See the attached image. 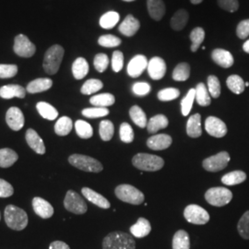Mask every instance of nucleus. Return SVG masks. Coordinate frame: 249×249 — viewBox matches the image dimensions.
Masks as SVG:
<instances>
[{
	"label": "nucleus",
	"instance_id": "nucleus-1",
	"mask_svg": "<svg viewBox=\"0 0 249 249\" xmlns=\"http://www.w3.org/2000/svg\"><path fill=\"white\" fill-rule=\"evenodd\" d=\"M136 242L133 235L124 231H113L103 240V249H135Z\"/></svg>",
	"mask_w": 249,
	"mask_h": 249
},
{
	"label": "nucleus",
	"instance_id": "nucleus-2",
	"mask_svg": "<svg viewBox=\"0 0 249 249\" xmlns=\"http://www.w3.org/2000/svg\"><path fill=\"white\" fill-rule=\"evenodd\" d=\"M4 218L9 228L15 231L24 230L28 225L26 212L14 205H8L6 207Z\"/></svg>",
	"mask_w": 249,
	"mask_h": 249
},
{
	"label": "nucleus",
	"instance_id": "nucleus-3",
	"mask_svg": "<svg viewBox=\"0 0 249 249\" xmlns=\"http://www.w3.org/2000/svg\"><path fill=\"white\" fill-rule=\"evenodd\" d=\"M65 50L61 45H53L47 49L44 58V70L49 75H54L59 71Z\"/></svg>",
	"mask_w": 249,
	"mask_h": 249
},
{
	"label": "nucleus",
	"instance_id": "nucleus-4",
	"mask_svg": "<svg viewBox=\"0 0 249 249\" xmlns=\"http://www.w3.org/2000/svg\"><path fill=\"white\" fill-rule=\"evenodd\" d=\"M132 163L136 168L147 172H156L164 165V160L157 155L148 153H138L132 159Z\"/></svg>",
	"mask_w": 249,
	"mask_h": 249
},
{
	"label": "nucleus",
	"instance_id": "nucleus-5",
	"mask_svg": "<svg viewBox=\"0 0 249 249\" xmlns=\"http://www.w3.org/2000/svg\"><path fill=\"white\" fill-rule=\"evenodd\" d=\"M115 193L117 198L129 204L141 205L145 199L142 192L131 185H119L116 187Z\"/></svg>",
	"mask_w": 249,
	"mask_h": 249
},
{
	"label": "nucleus",
	"instance_id": "nucleus-6",
	"mask_svg": "<svg viewBox=\"0 0 249 249\" xmlns=\"http://www.w3.org/2000/svg\"><path fill=\"white\" fill-rule=\"evenodd\" d=\"M72 166L89 173H100L103 171V164L98 160L82 154H72L69 158Z\"/></svg>",
	"mask_w": 249,
	"mask_h": 249
},
{
	"label": "nucleus",
	"instance_id": "nucleus-7",
	"mask_svg": "<svg viewBox=\"0 0 249 249\" xmlns=\"http://www.w3.org/2000/svg\"><path fill=\"white\" fill-rule=\"evenodd\" d=\"M232 193L225 187H212L205 193V199L214 207H223L231 202Z\"/></svg>",
	"mask_w": 249,
	"mask_h": 249
},
{
	"label": "nucleus",
	"instance_id": "nucleus-8",
	"mask_svg": "<svg viewBox=\"0 0 249 249\" xmlns=\"http://www.w3.org/2000/svg\"><path fill=\"white\" fill-rule=\"evenodd\" d=\"M64 206L67 211L78 215L85 213L88 210L87 204L83 198L73 190H69L67 192L64 199Z\"/></svg>",
	"mask_w": 249,
	"mask_h": 249
},
{
	"label": "nucleus",
	"instance_id": "nucleus-9",
	"mask_svg": "<svg viewBox=\"0 0 249 249\" xmlns=\"http://www.w3.org/2000/svg\"><path fill=\"white\" fill-rule=\"evenodd\" d=\"M184 216L188 223L203 225L210 221V214L202 207L196 204L188 205L184 211Z\"/></svg>",
	"mask_w": 249,
	"mask_h": 249
},
{
	"label": "nucleus",
	"instance_id": "nucleus-10",
	"mask_svg": "<svg viewBox=\"0 0 249 249\" xmlns=\"http://www.w3.org/2000/svg\"><path fill=\"white\" fill-rule=\"evenodd\" d=\"M230 159V155L227 151H222L216 155L205 159L202 165L203 168L209 172H219L228 165Z\"/></svg>",
	"mask_w": 249,
	"mask_h": 249
},
{
	"label": "nucleus",
	"instance_id": "nucleus-11",
	"mask_svg": "<svg viewBox=\"0 0 249 249\" xmlns=\"http://www.w3.org/2000/svg\"><path fill=\"white\" fill-rule=\"evenodd\" d=\"M14 52L20 57H32L36 52V46L24 35L16 36L13 46Z\"/></svg>",
	"mask_w": 249,
	"mask_h": 249
},
{
	"label": "nucleus",
	"instance_id": "nucleus-12",
	"mask_svg": "<svg viewBox=\"0 0 249 249\" xmlns=\"http://www.w3.org/2000/svg\"><path fill=\"white\" fill-rule=\"evenodd\" d=\"M205 129L215 138H223L227 134V126L223 120L215 116H209L205 121Z\"/></svg>",
	"mask_w": 249,
	"mask_h": 249
},
{
	"label": "nucleus",
	"instance_id": "nucleus-13",
	"mask_svg": "<svg viewBox=\"0 0 249 249\" xmlns=\"http://www.w3.org/2000/svg\"><path fill=\"white\" fill-rule=\"evenodd\" d=\"M147 70L152 80H161L166 73V64L162 58L154 56L148 63Z\"/></svg>",
	"mask_w": 249,
	"mask_h": 249
},
{
	"label": "nucleus",
	"instance_id": "nucleus-14",
	"mask_svg": "<svg viewBox=\"0 0 249 249\" xmlns=\"http://www.w3.org/2000/svg\"><path fill=\"white\" fill-rule=\"evenodd\" d=\"M148 59L143 54H138L134 56L127 65V74L131 78L140 77L143 71L148 68Z\"/></svg>",
	"mask_w": 249,
	"mask_h": 249
},
{
	"label": "nucleus",
	"instance_id": "nucleus-15",
	"mask_svg": "<svg viewBox=\"0 0 249 249\" xmlns=\"http://www.w3.org/2000/svg\"><path fill=\"white\" fill-rule=\"evenodd\" d=\"M6 121L12 130L18 131L24 125V116L18 107H10L6 114Z\"/></svg>",
	"mask_w": 249,
	"mask_h": 249
},
{
	"label": "nucleus",
	"instance_id": "nucleus-16",
	"mask_svg": "<svg viewBox=\"0 0 249 249\" xmlns=\"http://www.w3.org/2000/svg\"><path fill=\"white\" fill-rule=\"evenodd\" d=\"M173 142L171 136L167 134H159L151 136L147 141V146L153 151H161L169 148Z\"/></svg>",
	"mask_w": 249,
	"mask_h": 249
},
{
	"label": "nucleus",
	"instance_id": "nucleus-17",
	"mask_svg": "<svg viewBox=\"0 0 249 249\" xmlns=\"http://www.w3.org/2000/svg\"><path fill=\"white\" fill-rule=\"evenodd\" d=\"M33 208L35 213L43 219H49L53 216V206L42 197L36 196L33 199Z\"/></svg>",
	"mask_w": 249,
	"mask_h": 249
},
{
	"label": "nucleus",
	"instance_id": "nucleus-18",
	"mask_svg": "<svg viewBox=\"0 0 249 249\" xmlns=\"http://www.w3.org/2000/svg\"><path fill=\"white\" fill-rule=\"evenodd\" d=\"M25 139H26L28 145L31 147V149H33L34 151H36V153H38L40 155L45 154V146L44 141L42 140V138L38 135L35 129L29 128L26 131Z\"/></svg>",
	"mask_w": 249,
	"mask_h": 249
},
{
	"label": "nucleus",
	"instance_id": "nucleus-19",
	"mask_svg": "<svg viewBox=\"0 0 249 249\" xmlns=\"http://www.w3.org/2000/svg\"><path fill=\"white\" fill-rule=\"evenodd\" d=\"M141 23L138 18H135L132 15H127L122 23L119 25V32L124 36L131 37L140 30Z\"/></svg>",
	"mask_w": 249,
	"mask_h": 249
},
{
	"label": "nucleus",
	"instance_id": "nucleus-20",
	"mask_svg": "<svg viewBox=\"0 0 249 249\" xmlns=\"http://www.w3.org/2000/svg\"><path fill=\"white\" fill-rule=\"evenodd\" d=\"M81 193L83 196H85V198L89 200V202L98 206L99 208L107 210L111 207L110 202L105 196H102L101 194H99L96 191L90 189L89 187H83L81 189Z\"/></svg>",
	"mask_w": 249,
	"mask_h": 249
},
{
	"label": "nucleus",
	"instance_id": "nucleus-21",
	"mask_svg": "<svg viewBox=\"0 0 249 249\" xmlns=\"http://www.w3.org/2000/svg\"><path fill=\"white\" fill-rule=\"evenodd\" d=\"M26 89L17 84H9L0 88V97L3 99H12L14 97L23 99L26 95Z\"/></svg>",
	"mask_w": 249,
	"mask_h": 249
},
{
	"label": "nucleus",
	"instance_id": "nucleus-22",
	"mask_svg": "<svg viewBox=\"0 0 249 249\" xmlns=\"http://www.w3.org/2000/svg\"><path fill=\"white\" fill-rule=\"evenodd\" d=\"M212 58L217 65L224 69L231 68L233 65L232 54L229 51H226L224 49L218 48L213 50L212 53Z\"/></svg>",
	"mask_w": 249,
	"mask_h": 249
},
{
	"label": "nucleus",
	"instance_id": "nucleus-23",
	"mask_svg": "<svg viewBox=\"0 0 249 249\" xmlns=\"http://www.w3.org/2000/svg\"><path fill=\"white\" fill-rule=\"evenodd\" d=\"M151 231V223L145 218H140L138 222L130 227L131 234L137 238L146 237L150 234Z\"/></svg>",
	"mask_w": 249,
	"mask_h": 249
},
{
	"label": "nucleus",
	"instance_id": "nucleus-24",
	"mask_svg": "<svg viewBox=\"0 0 249 249\" xmlns=\"http://www.w3.org/2000/svg\"><path fill=\"white\" fill-rule=\"evenodd\" d=\"M53 86V80L48 78H40L31 81L27 85L26 90L29 93H38L48 90Z\"/></svg>",
	"mask_w": 249,
	"mask_h": 249
},
{
	"label": "nucleus",
	"instance_id": "nucleus-25",
	"mask_svg": "<svg viewBox=\"0 0 249 249\" xmlns=\"http://www.w3.org/2000/svg\"><path fill=\"white\" fill-rule=\"evenodd\" d=\"M147 8L151 18L160 20L165 14V5L162 0H147Z\"/></svg>",
	"mask_w": 249,
	"mask_h": 249
},
{
	"label": "nucleus",
	"instance_id": "nucleus-26",
	"mask_svg": "<svg viewBox=\"0 0 249 249\" xmlns=\"http://www.w3.org/2000/svg\"><path fill=\"white\" fill-rule=\"evenodd\" d=\"M187 134L190 138H198L202 135L201 116L195 114L190 116L187 124Z\"/></svg>",
	"mask_w": 249,
	"mask_h": 249
},
{
	"label": "nucleus",
	"instance_id": "nucleus-27",
	"mask_svg": "<svg viewBox=\"0 0 249 249\" xmlns=\"http://www.w3.org/2000/svg\"><path fill=\"white\" fill-rule=\"evenodd\" d=\"M89 64L83 57H78L72 65V73L76 80H82L89 73Z\"/></svg>",
	"mask_w": 249,
	"mask_h": 249
},
{
	"label": "nucleus",
	"instance_id": "nucleus-28",
	"mask_svg": "<svg viewBox=\"0 0 249 249\" xmlns=\"http://www.w3.org/2000/svg\"><path fill=\"white\" fill-rule=\"evenodd\" d=\"M18 159V153L12 149H0V167L9 168L12 166Z\"/></svg>",
	"mask_w": 249,
	"mask_h": 249
},
{
	"label": "nucleus",
	"instance_id": "nucleus-29",
	"mask_svg": "<svg viewBox=\"0 0 249 249\" xmlns=\"http://www.w3.org/2000/svg\"><path fill=\"white\" fill-rule=\"evenodd\" d=\"M169 124L168 118L163 115H157L151 117L147 124V129L151 134L156 133L160 129L167 127Z\"/></svg>",
	"mask_w": 249,
	"mask_h": 249
},
{
	"label": "nucleus",
	"instance_id": "nucleus-30",
	"mask_svg": "<svg viewBox=\"0 0 249 249\" xmlns=\"http://www.w3.org/2000/svg\"><path fill=\"white\" fill-rule=\"evenodd\" d=\"M247 179V174L243 171L237 170L224 175L222 178V182L226 186H236L245 182Z\"/></svg>",
	"mask_w": 249,
	"mask_h": 249
},
{
	"label": "nucleus",
	"instance_id": "nucleus-31",
	"mask_svg": "<svg viewBox=\"0 0 249 249\" xmlns=\"http://www.w3.org/2000/svg\"><path fill=\"white\" fill-rule=\"evenodd\" d=\"M173 249H190L189 234L184 230H178L173 237Z\"/></svg>",
	"mask_w": 249,
	"mask_h": 249
},
{
	"label": "nucleus",
	"instance_id": "nucleus-32",
	"mask_svg": "<svg viewBox=\"0 0 249 249\" xmlns=\"http://www.w3.org/2000/svg\"><path fill=\"white\" fill-rule=\"evenodd\" d=\"M36 108H37V111L40 114V116L44 117L45 119H47V120L53 121L54 119H56V117L58 116L57 110L48 103L39 102L36 105Z\"/></svg>",
	"mask_w": 249,
	"mask_h": 249
},
{
	"label": "nucleus",
	"instance_id": "nucleus-33",
	"mask_svg": "<svg viewBox=\"0 0 249 249\" xmlns=\"http://www.w3.org/2000/svg\"><path fill=\"white\" fill-rule=\"evenodd\" d=\"M195 91H196V98L195 99H196V103L200 107H209L211 105V103H212L211 97L212 96L204 83H202V82L198 83L195 88Z\"/></svg>",
	"mask_w": 249,
	"mask_h": 249
},
{
	"label": "nucleus",
	"instance_id": "nucleus-34",
	"mask_svg": "<svg viewBox=\"0 0 249 249\" xmlns=\"http://www.w3.org/2000/svg\"><path fill=\"white\" fill-rule=\"evenodd\" d=\"M188 21V12L185 9H179L171 19V26L175 31H182Z\"/></svg>",
	"mask_w": 249,
	"mask_h": 249
},
{
	"label": "nucleus",
	"instance_id": "nucleus-35",
	"mask_svg": "<svg viewBox=\"0 0 249 249\" xmlns=\"http://www.w3.org/2000/svg\"><path fill=\"white\" fill-rule=\"evenodd\" d=\"M115 102L116 98L111 93H101L89 99V103L95 107H111L115 104Z\"/></svg>",
	"mask_w": 249,
	"mask_h": 249
},
{
	"label": "nucleus",
	"instance_id": "nucleus-36",
	"mask_svg": "<svg viewBox=\"0 0 249 249\" xmlns=\"http://www.w3.org/2000/svg\"><path fill=\"white\" fill-rule=\"evenodd\" d=\"M73 122L69 116L60 117L54 124V132L58 136H67L71 133Z\"/></svg>",
	"mask_w": 249,
	"mask_h": 249
},
{
	"label": "nucleus",
	"instance_id": "nucleus-37",
	"mask_svg": "<svg viewBox=\"0 0 249 249\" xmlns=\"http://www.w3.org/2000/svg\"><path fill=\"white\" fill-rule=\"evenodd\" d=\"M129 116H130L131 120L139 127L144 128L147 126V124H148L147 116L141 107H138V106H134L131 107L129 110Z\"/></svg>",
	"mask_w": 249,
	"mask_h": 249
},
{
	"label": "nucleus",
	"instance_id": "nucleus-38",
	"mask_svg": "<svg viewBox=\"0 0 249 249\" xmlns=\"http://www.w3.org/2000/svg\"><path fill=\"white\" fill-rule=\"evenodd\" d=\"M226 84L229 89L235 94H240L246 88L245 81L238 75H231L228 77L226 80Z\"/></svg>",
	"mask_w": 249,
	"mask_h": 249
},
{
	"label": "nucleus",
	"instance_id": "nucleus-39",
	"mask_svg": "<svg viewBox=\"0 0 249 249\" xmlns=\"http://www.w3.org/2000/svg\"><path fill=\"white\" fill-rule=\"evenodd\" d=\"M119 18L120 16L116 11L107 12L100 18V26L107 30L112 29L118 23Z\"/></svg>",
	"mask_w": 249,
	"mask_h": 249
},
{
	"label": "nucleus",
	"instance_id": "nucleus-40",
	"mask_svg": "<svg viewBox=\"0 0 249 249\" xmlns=\"http://www.w3.org/2000/svg\"><path fill=\"white\" fill-rule=\"evenodd\" d=\"M100 137L104 142H109L112 140L115 133V126L110 120H103L99 126Z\"/></svg>",
	"mask_w": 249,
	"mask_h": 249
},
{
	"label": "nucleus",
	"instance_id": "nucleus-41",
	"mask_svg": "<svg viewBox=\"0 0 249 249\" xmlns=\"http://www.w3.org/2000/svg\"><path fill=\"white\" fill-rule=\"evenodd\" d=\"M204 39L205 32L201 27H196L195 29H193V31L190 34V40L192 42L191 51L193 53L197 51V49L200 47V45L203 43Z\"/></svg>",
	"mask_w": 249,
	"mask_h": 249
},
{
	"label": "nucleus",
	"instance_id": "nucleus-42",
	"mask_svg": "<svg viewBox=\"0 0 249 249\" xmlns=\"http://www.w3.org/2000/svg\"><path fill=\"white\" fill-rule=\"evenodd\" d=\"M103 87H104V83L101 80L90 79L85 81V83L82 85L80 89V91L84 95H90L99 91Z\"/></svg>",
	"mask_w": 249,
	"mask_h": 249
},
{
	"label": "nucleus",
	"instance_id": "nucleus-43",
	"mask_svg": "<svg viewBox=\"0 0 249 249\" xmlns=\"http://www.w3.org/2000/svg\"><path fill=\"white\" fill-rule=\"evenodd\" d=\"M75 129L77 135L84 140H87L92 137L93 135V129L92 126L86 121L83 120H78L75 123Z\"/></svg>",
	"mask_w": 249,
	"mask_h": 249
},
{
	"label": "nucleus",
	"instance_id": "nucleus-44",
	"mask_svg": "<svg viewBox=\"0 0 249 249\" xmlns=\"http://www.w3.org/2000/svg\"><path fill=\"white\" fill-rule=\"evenodd\" d=\"M190 76V66L187 63H180L173 71V79L177 81H186Z\"/></svg>",
	"mask_w": 249,
	"mask_h": 249
},
{
	"label": "nucleus",
	"instance_id": "nucleus-45",
	"mask_svg": "<svg viewBox=\"0 0 249 249\" xmlns=\"http://www.w3.org/2000/svg\"><path fill=\"white\" fill-rule=\"evenodd\" d=\"M196 98V91L195 89H190L188 90L187 95L181 101V112L182 115L184 116H187L189 115L194 100Z\"/></svg>",
	"mask_w": 249,
	"mask_h": 249
},
{
	"label": "nucleus",
	"instance_id": "nucleus-46",
	"mask_svg": "<svg viewBox=\"0 0 249 249\" xmlns=\"http://www.w3.org/2000/svg\"><path fill=\"white\" fill-rule=\"evenodd\" d=\"M237 230L242 238L249 240V211L246 212L241 217L237 224Z\"/></svg>",
	"mask_w": 249,
	"mask_h": 249
},
{
	"label": "nucleus",
	"instance_id": "nucleus-47",
	"mask_svg": "<svg viewBox=\"0 0 249 249\" xmlns=\"http://www.w3.org/2000/svg\"><path fill=\"white\" fill-rule=\"evenodd\" d=\"M208 89L212 97L217 99L221 95V83L219 79L214 76L211 75L208 78Z\"/></svg>",
	"mask_w": 249,
	"mask_h": 249
},
{
	"label": "nucleus",
	"instance_id": "nucleus-48",
	"mask_svg": "<svg viewBox=\"0 0 249 249\" xmlns=\"http://www.w3.org/2000/svg\"><path fill=\"white\" fill-rule=\"evenodd\" d=\"M109 115V110L107 107H92L82 110V116L88 118H98Z\"/></svg>",
	"mask_w": 249,
	"mask_h": 249
},
{
	"label": "nucleus",
	"instance_id": "nucleus-49",
	"mask_svg": "<svg viewBox=\"0 0 249 249\" xmlns=\"http://www.w3.org/2000/svg\"><path fill=\"white\" fill-rule=\"evenodd\" d=\"M120 140L124 143H131L134 141V131L128 123H122L119 129Z\"/></svg>",
	"mask_w": 249,
	"mask_h": 249
},
{
	"label": "nucleus",
	"instance_id": "nucleus-50",
	"mask_svg": "<svg viewBox=\"0 0 249 249\" xmlns=\"http://www.w3.org/2000/svg\"><path fill=\"white\" fill-rule=\"evenodd\" d=\"M98 44L101 46L104 47H116L121 45V39H119L118 37L112 35H106V36H102L98 40Z\"/></svg>",
	"mask_w": 249,
	"mask_h": 249
},
{
	"label": "nucleus",
	"instance_id": "nucleus-51",
	"mask_svg": "<svg viewBox=\"0 0 249 249\" xmlns=\"http://www.w3.org/2000/svg\"><path fill=\"white\" fill-rule=\"evenodd\" d=\"M18 73V67L10 64H0V79L13 78Z\"/></svg>",
	"mask_w": 249,
	"mask_h": 249
},
{
	"label": "nucleus",
	"instance_id": "nucleus-52",
	"mask_svg": "<svg viewBox=\"0 0 249 249\" xmlns=\"http://www.w3.org/2000/svg\"><path fill=\"white\" fill-rule=\"evenodd\" d=\"M180 95L179 89L176 88H166L160 89L158 92V99L162 102H169L178 98Z\"/></svg>",
	"mask_w": 249,
	"mask_h": 249
},
{
	"label": "nucleus",
	"instance_id": "nucleus-53",
	"mask_svg": "<svg viewBox=\"0 0 249 249\" xmlns=\"http://www.w3.org/2000/svg\"><path fill=\"white\" fill-rule=\"evenodd\" d=\"M93 65L97 71L103 73L107 71L109 66V58L106 53H97L94 57Z\"/></svg>",
	"mask_w": 249,
	"mask_h": 249
},
{
	"label": "nucleus",
	"instance_id": "nucleus-54",
	"mask_svg": "<svg viewBox=\"0 0 249 249\" xmlns=\"http://www.w3.org/2000/svg\"><path fill=\"white\" fill-rule=\"evenodd\" d=\"M124 66V54L120 51H115L112 56V69L115 72H119Z\"/></svg>",
	"mask_w": 249,
	"mask_h": 249
},
{
	"label": "nucleus",
	"instance_id": "nucleus-55",
	"mask_svg": "<svg viewBox=\"0 0 249 249\" xmlns=\"http://www.w3.org/2000/svg\"><path fill=\"white\" fill-rule=\"evenodd\" d=\"M132 90L137 96H145L151 91V85L147 82H137L132 87Z\"/></svg>",
	"mask_w": 249,
	"mask_h": 249
},
{
	"label": "nucleus",
	"instance_id": "nucleus-56",
	"mask_svg": "<svg viewBox=\"0 0 249 249\" xmlns=\"http://www.w3.org/2000/svg\"><path fill=\"white\" fill-rule=\"evenodd\" d=\"M218 4L221 9L229 12H234L239 9L238 0H218Z\"/></svg>",
	"mask_w": 249,
	"mask_h": 249
},
{
	"label": "nucleus",
	"instance_id": "nucleus-57",
	"mask_svg": "<svg viewBox=\"0 0 249 249\" xmlns=\"http://www.w3.org/2000/svg\"><path fill=\"white\" fill-rule=\"evenodd\" d=\"M13 187L4 179L0 178V197H9L13 195Z\"/></svg>",
	"mask_w": 249,
	"mask_h": 249
},
{
	"label": "nucleus",
	"instance_id": "nucleus-58",
	"mask_svg": "<svg viewBox=\"0 0 249 249\" xmlns=\"http://www.w3.org/2000/svg\"><path fill=\"white\" fill-rule=\"evenodd\" d=\"M236 35L240 39H246L249 36V19L241 21L236 29Z\"/></svg>",
	"mask_w": 249,
	"mask_h": 249
},
{
	"label": "nucleus",
	"instance_id": "nucleus-59",
	"mask_svg": "<svg viewBox=\"0 0 249 249\" xmlns=\"http://www.w3.org/2000/svg\"><path fill=\"white\" fill-rule=\"evenodd\" d=\"M49 249H71L70 246L62 241H54L50 244Z\"/></svg>",
	"mask_w": 249,
	"mask_h": 249
},
{
	"label": "nucleus",
	"instance_id": "nucleus-60",
	"mask_svg": "<svg viewBox=\"0 0 249 249\" xmlns=\"http://www.w3.org/2000/svg\"><path fill=\"white\" fill-rule=\"evenodd\" d=\"M243 49H244V51L246 52V53H249V40H248L244 45H243Z\"/></svg>",
	"mask_w": 249,
	"mask_h": 249
},
{
	"label": "nucleus",
	"instance_id": "nucleus-61",
	"mask_svg": "<svg viewBox=\"0 0 249 249\" xmlns=\"http://www.w3.org/2000/svg\"><path fill=\"white\" fill-rule=\"evenodd\" d=\"M202 1H203V0H190V2H191L192 4H195V5H196V4H200Z\"/></svg>",
	"mask_w": 249,
	"mask_h": 249
},
{
	"label": "nucleus",
	"instance_id": "nucleus-62",
	"mask_svg": "<svg viewBox=\"0 0 249 249\" xmlns=\"http://www.w3.org/2000/svg\"><path fill=\"white\" fill-rule=\"evenodd\" d=\"M123 1H125V2H132V1H135V0H123Z\"/></svg>",
	"mask_w": 249,
	"mask_h": 249
},
{
	"label": "nucleus",
	"instance_id": "nucleus-63",
	"mask_svg": "<svg viewBox=\"0 0 249 249\" xmlns=\"http://www.w3.org/2000/svg\"><path fill=\"white\" fill-rule=\"evenodd\" d=\"M245 84H246V87H249V82H246V83H245Z\"/></svg>",
	"mask_w": 249,
	"mask_h": 249
},
{
	"label": "nucleus",
	"instance_id": "nucleus-64",
	"mask_svg": "<svg viewBox=\"0 0 249 249\" xmlns=\"http://www.w3.org/2000/svg\"><path fill=\"white\" fill-rule=\"evenodd\" d=\"M0 219H1V213H0Z\"/></svg>",
	"mask_w": 249,
	"mask_h": 249
}]
</instances>
